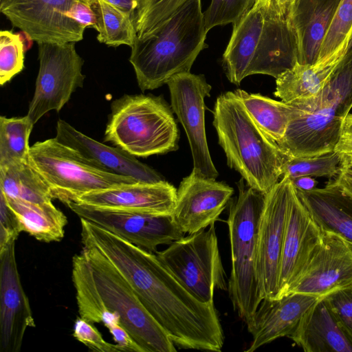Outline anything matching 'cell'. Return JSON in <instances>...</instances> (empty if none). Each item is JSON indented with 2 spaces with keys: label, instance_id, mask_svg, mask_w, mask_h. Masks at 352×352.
<instances>
[{
  "label": "cell",
  "instance_id": "37",
  "mask_svg": "<svg viewBox=\"0 0 352 352\" xmlns=\"http://www.w3.org/2000/svg\"><path fill=\"white\" fill-rule=\"evenodd\" d=\"M73 336L90 350L98 352H120L116 345L106 342L92 323L77 317L74 324Z\"/></svg>",
  "mask_w": 352,
  "mask_h": 352
},
{
  "label": "cell",
  "instance_id": "24",
  "mask_svg": "<svg viewBox=\"0 0 352 352\" xmlns=\"http://www.w3.org/2000/svg\"><path fill=\"white\" fill-rule=\"evenodd\" d=\"M340 0H295L287 19L296 36L298 63L315 64Z\"/></svg>",
  "mask_w": 352,
  "mask_h": 352
},
{
  "label": "cell",
  "instance_id": "3",
  "mask_svg": "<svg viewBox=\"0 0 352 352\" xmlns=\"http://www.w3.org/2000/svg\"><path fill=\"white\" fill-rule=\"evenodd\" d=\"M201 0H187L150 34L136 37L129 61L142 91L157 89L174 76L190 72L208 47Z\"/></svg>",
  "mask_w": 352,
  "mask_h": 352
},
{
  "label": "cell",
  "instance_id": "30",
  "mask_svg": "<svg viewBox=\"0 0 352 352\" xmlns=\"http://www.w3.org/2000/svg\"><path fill=\"white\" fill-rule=\"evenodd\" d=\"M91 7L96 16L94 28L100 43L111 47L133 46L136 38L133 17L105 0H93Z\"/></svg>",
  "mask_w": 352,
  "mask_h": 352
},
{
  "label": "cell",
  "instance_id": "14",
  "mask_svg": "<svg viewBox=\"0 0 352 352\" xmlns=\"http://www.w3.org/2000/svg\"><path fill=\"white\" fill-rule=\"evenodd\" d=\"M84 219L151 253L184 236L172 214H151L92 207L70 201L66 204Z\"/></svg>",
  "mask_w": 352,
  "mask_h": 352
},
{
  "label": "cell",
  "instance_id": "45",
  "mask_svg": "<svg viewBox=\"0 0 352 352\" xmlns=\"http://www.w3.org/2000/svg\"><path fill=\"white\" fill-rule=\"evenodd\" d=\"M342 157V167H351L352 166V156H341Z\"/></svg>",
  "mask_w": 352,
  "mask_h": 352
},
{
  "label": "cell",
  "instance_id": "19",
  "mask_svg": "<svg viewBox=\"0 0 352 352\" xmlns=\"http://www.w3.org/2000/svg\"><path fill=\"white\" fill-rule=\"evenodd\" d=\"M234 189L216 179L192 172L181 182L172 215L184 234H192L217 221L226 208Z\"/></svg>",
  "mask_w": 352,
  "mask_h": 352
},
{
  "label": "cell",
  "instance_id": "42",
  "mask_svg": "<svg viewBox=\"0 0 352 352\" xmlns=\"http://www.w3.org/2000/svg\"><path fill=\"white\" fill-rule=\"evenodd\" d=\"M118 9L131 14L135 18L141 0H105Z\"/></svg>",
  "mask_w": 352,
  "mask_h": 352
},
{
  "label": "cell",
  "instance_id": "25",
  "mask_svg": "<svg viewBox=\"0 0 352 352\" xmlns=\"http://www.w3.org/2000/svg\"><path fill=\"white\" fill-rule=\"evenodd\" d=\"M296 190L322 231L337 234L352 245V198L335 180L323 188Z\"/></svg>",
  "mask_w": 352,
  "mask_h": 352
},
{
  "label": "cell",
  "instance_id": "7",
  "mask_svg": "<svg viewBox=\"0 0 352 352\" xmlns=\"http://www.w3.org/2000/svg\"><path fill=\"white\" fill-rule=\"evenodd\" d=\"M242 178L239 195L229 202L227 220L231 273L228 290L233 307L245 322L262 301L256 272L258 230L265 194L248 186Z\"/></svg>",
  "mask_w": 352,
  "mask_h": 352
},
{
  "label": "cell",
  "instance_id": "23",
  "mask_svg": "<svg viewBox=\"0 0 352 352\" xmlns=\"http://www.w3.org/2000/svg\"><path fill=\"white\" fill-rule=\"evenodd\" d=\"M289 338L305 352H352V333L324 297L307 311Z\"/></svg>",
  "mask_w": 352,
  "mask_h": 352
},
{
  "label": "cell",
  "instance_id": "2",
  "mask_svg": "<svg viewBox=\"0 0 352 352\" xmlns=\"http://www.w3.org/2000/svg\"><path fill=\"white\" fill-rule=\"evenodd\" d=\"M298 59L296 36L287 17L256 3L233 23L222 63L228 80L239 85L253 74L276 79L294 67Z\"/></svg>",
  "mask_w": 352,
  "mask_h": 352
},
{
  "label": "cell",
  "instance_id": "8",
  "mask_svg": "<svg viewBox=\"0 0 352 352\" xmlns=\"http://www.w3.org/2000/svg\"><path fill=\"white\" fill-rule=\"evenodd\" d=\"M81 251L106 307L116 312L121 324L143 352H175V345L117 269L95 246L81 241Z\"/></svg>",
  "mask_w": 352,
  "mask_h": 352
},
{
  "label": "cell",
  "instance_id": "47",
  "mask_svg": "<svg viewBox=\"0 0 352 352\" xmlns=\"http://www.w3.org/2000/svg\"><path fill=\"white\" fill-rule=\"evenodd\" d=\"M351 47H352V34L350 36V38H349V43H348V46H347V49L350 48Z\"/></svg>",
  "mask_w": 352,
  "mask_h": 352
},
{
  "label": "cell",
  "instance_id": "9",
  "mask_svg": "<svg viewBox=\"0 0 352 352\" xmlns=\"http://www.w3.org/2000/svg\"><path fill=\"white\" fill-rule=\"evenodd\" d=\"M29 162L50 186L54 199L65 204L91 192L140 182L100 169L55 138L30 146Z\"/></svg>",
  "mask_w": 352,
  "mask_h": 352
},
{
  "label": "cell",
  "instance_id": "6",
  "mask_svg": "<svg viewBox=\"0 0 352 352\" xmlns=\"http://www.w3.org/2000/svg\"><path fill=\"white\" fill-rule=\"evenodd\" d=\"M179 133L172 110L162 96L124 95L111 104L104 141L135 157L178 149Z\"/></svg>",
  "mask_w": 352,
  "mask_h": 352
},
{
  "label": "cell",
  "instance_id": "1",
  "mask_svg": "<svg viewBox=\"0 0 352 352\" xmlns=\"http://www.w3.org/2000/svg\"><path fill=\"white\" fill-rule=\"evenodd\" d=\"M143 305L179 349L221 351L224 336L214 302L190 294L147 252L107 232L97 243Z\"/></svg>",
  "mask_w": 352,
  "mask_h": 352
},
{
  "label": "cell",
  "instance_id": "10",
  "mask_svg": "<svg viewBox=\"0 0 352 352\" xmlns=\"http://www.w3.org/2000/svg\"><path fill=\"white\" fill-rule=\"evenodd\" d=\"M157 259L198 300L213 302L215 289L228 290L214 223L173 241Z\"/></svg>",
  "mask_w": 352,
  "mask_h": 352
},
{
  "label": "cell",
  "instance_id": "33",
  "mask_svg": "<svg viewBox=\"0 0 352 352\" xmlns=\"http://www.w3.org/2000/svg\"><path fill=\"white\" fill-rule=\"evenodd\" d=\"M352 34V0H340L320 47L318 61L347 48ZM316 62V63H317Z\"/></svg>",
  "mask_w": 352,
  "mask_h": 352
},
{
  "label": "cell",
  "instance_id": "38",
  "mask_svg": "<svg viewBox=\"0 0 352 352\" xmlns=\"http://www.w3.org/2000/svg\"><path fill=\"white\" fill-rule=\"evenodd\" d=\"M21 232L23 230L17 215L8 204L4 194L0 191V251L16 241Z\"/></svg>",
  "mask_w": 352,
  "mask_h": 352
},
{
  "label": "cell",
  "instance_id": "11",
  "mask_svg": "<svg viewBox=\"0 0 352 352\" xmlns=\"http://www.w3.org/2000/svg\"><path fill=\"white\" fill-rule=\"evenodd\" d=\"M38 48L39 69L27 114L34 124L47 112L61 110L85 77L75 42L38 43Z\"/></svg>",
  "mask_w": 352,
  "mask_h": 352
},
{
  "label": "cell",
  "instance_id": "21",
  "mask_svg": "<svg viewBox=\"0 0 352 352\" xmlns=\"http://www.w3.org/2000/svg\"><path fill=\"white\" fill-rule=\"evenodd\" d=\"M55 138L76 150L100 169L133 178L140 182H158L163 177L153 168L116 146L105 145L86 135L68 122L58 120Z\"/></svg>",
  "mask_w": 352,
  "mask_h": 352
},
{
  "label": "cell",
  "instance_id": "34",
  "mask_svg": "<svg viewBox=\"0 0 352 352\" xmlns=\"http://www.w3.org/2000/svg\"><path fill=\"white\" fill-rule=\"evenodd\" d=\"M187 0H141L134 18L136 37L155 30Z\"/></svg>",
  "mask_w": 352,
  "mask_h": 352
},
{
  "label": "cell",
  "instance_id": "43",
  "mask_svg": "<svg viewBox=\"0 0 352 352\" xmlns=\"http://www.w3.org/2000/svg\"><path fill=\"white\" fill-rule=\"evenodd\" d=\"M295 0H270V8L277 14L286 16L291 4Z\"/></svg>",
  "mask_w": 352,
  "mask_h": 352
},
{
  "label": "cell",
  "instance_id": "46",
  "mask_svg": "<svg viewBox=\"0 0 352 352\" xmlns=\"http://www.w3.org/2000/svg\"><path fill=\"white\" fill-rule=\"evenodd\" d=\"M270 3V0H257V2L256 3L269 7Z\"/></svg>",
  "mask_w": 352,
  "mask_h": 352
},
{
  "label": "cell",
  "instance_id": "40",
  "mask_svg": "<svg viewBox=\"0 0 352 352\" xmlns=\"http://www.w3.org/2000/svg\"><path fill=\"white\" fill-rule=\"evenodd\" d=\"M93 0H77L68 12V16L82 26L95 28L96 16L91 7Z\"/></svg>",
  "mask_w": 352,
  "mask_h": 352
},
{
  "label": "cell",
  "instance_id": "39",
  "mask_svg": "<svg viewBox=\"0 0 352 352\" xmlns=\"http://www.w3.org/2000/svg\"><path fill=\"white\" fill-rule=\"evenodd\" d=\"M324 297L352 333V285L334 291Z\"/></svg>",
  "mask_w": 352,
  "mask_h": 352
},
{
  "label": "cell",
  "instance_id": "41",
  "mask_svg": "<svg viewBox=\"0 0 352 352\" xmlns=\"http://www.w3.org/2000/svg\"><path fill=\"white\" fill-rule=\"evenodd\" d=\"M341 156H352V113L344 118L334 148Z\"/></svg>",
  "mask_w": 352,
  "mask_h": 352
},
{
  "label": "cell",
  "instance_id": "31",
  "mask_svg": "<svg viewBox=\"0 0 352 352\" xmlns=\"http://www.w3.org/2000/svg\"><path fill=\"white\" fill-rule=\"evenodd\" d=\"M34 124L23 117H0V166L29 160V138Z\"/></svg>",
  "mask_w": 352,
  "mask_h": 352
},
{
  "label": "cell",
  "instance_id": "20",
  "mask_svg": "<svg viewBox=\"0 0 352 352\" xmlns=\"http://www.w3.org/2000/svg\"><path fill=\"white\" fill-rule=\"evenodd\" d=\"M177 189L165 180L136 182L80 196L75 202L92 207L129 212L172 214Z\"/></svg>",
  "mask_w": 352,
  "mask_h": 352
},
{
  "label": "cell",
  "instance_id": "18",
  "mask_svg": "<svg viewBox=\"0 0 352 352\" xmlns=\"http://www.w3.org/2000/svg\"><path fill=\"white\" fill-rule=\"evenodd\" d=\"M15 241L0 251V352H19L35 322L19 274Z\"/></svg>",
  "mask_w": 352,
  "mask_h": 352
},
{
  "label": "cell",
  "instance_id": "4",
  "mask_svg": "<svg viewBox=\"0 0 352 352\" xmlns=\"http://www.w3.org/2000/svg\"><path fill=\"white\" fill-rule=\"evenodd\" d=\"M212 123L228 165L241 174L248 186L269 192L281 179L287 156L256 125L234 92L217 97Z\"/></svg>",
  "mask_w": 352,
  "mask_h": 352
},
{
  "label": "cell",
  "instance_id": "12",
  "mask_svg": "<svg viewBox=\"0 0 352 352\" xmlns=\"http://www.w3.org/2000/svg\"><path fill=\"white\" fill-rule=\"evenodd\" d=\"M293 181L286 175L265 194L257 239L256 277L261 297L276 299Z\"/></svg>",
  "mask_w": 352,
  "mask_h": 352
},
{
  "label": "cell",
  "instance_id": "44",
  "mask_svg": "<svg viewBox=\"0 0 352 352\" xmlns=\"http://www.w3.org/2000/svg\"><path fill=\"white\" fill-rule=\"evenodd\" d=\"M292 181L296 189L298 190H309L316 188V182L311 177H301Z\"/></svg>",
  "mask_w": 352,
  "mask_h": 352
},
{
  "label": "cell",
  "instance_id": "27",
  "mask_svg": "<svg viewBox=\"0 0 352 352\" xmlns=\"http://www.w3.org/2000/svg\"><path fill=\"white\" fill-rule=\"evenodd\" d=\"M256 125L273 141L280 142L290 122L301 116L299 108L260 94L238 89L234 91Z\"/></svg>",
  "mask_w": 352,
  "mask_h": 352
},
{
  "label": "cell",
  "instance_id": "28",
  "mask_svg": "<svg viewBox=\"0 0 352 352\" xmlns=\"http://www.w3.org/2000/svg\"><path fill=\"white\" fill-rule=\"evenodd\" d=\"M6 198L17 215L23 232L46 243L60 241L63 238L67 219L52 202L36 204Z\"/></svg>",
  "mask_w": 352,
  "mask_h": 352
},
{
  "label": "cell",
  "instance_id": "32",
  "mask_svg": "<svg viewBox=\"0 0 352 352\" xmlns=\"http://www.w3.org/2000/svg\"><path fill=\"white\" fill-rule=\"evenodd\" d=\"M341 168L342 157L333 150L317 155L287 157L283 175L292 180L301 177H332L339 174Z\"/></svg>",
  "mask_w": 352,
  "mask_h": 352
},
{
  "label": "cell",
  "instance_id": "26",
  "mask_svg": "<svg viewBox=\"0 0 352 352\" xmlns=\"http://www.w3.org/2000/svg\"><path fill=\"white\" fill-rule=\"evenodd\" d=\"M347 48L315 64L298 63L276 79L274 94L286 103L298 107L316 98L329 82Z\"/></svg>",
  "mask_w": 352,
  "mask_h": 352
},
{
  "label": "cell",
  "instance_id": "22",
  "mask_svg": "<svg viewBox=\"0 0 352 352\" xmlns=\"http://www.w3.org/2000/svg\"><path fill=\"white\" fill-rule=\"evenodd\" d=\"M318 298L316 296L293 292L276 299H263L246 322L252 341L245 351L253 352L278 338L289 337Z\"/></svg>",
  "mask_w": 352,
  "mask_h": 352
},
{
  "label": "cell",
  "instance_id": "36",
  "mask_svg": "<svg viewBox=\"0 0 352 352\" xmlns=\"http://www.w3.org/2000/svg\"><path fill=\"white\" fill-rule=\"evenodd\" d=\"M257 0H212L204 13L205 25L210 29L241 19L256 4Z\"/></svg>",
  "mask_w": 352,
  "mask_h": 352
},
{
  "label": "cell",
  "instance_id": "17",
  "mask_svg": "<svg viewBox=\"0 0 352 352\" xmlns=\"http://www.w3.org/2000/svg\"><path fill=\"white\" fill-rule=\"evenodd\" d=\"M322 232L319 246L289 294L320 298L352 285V245L337 234Z\"/></svg>",
  "mask_w": 352,
  "mask_h": 352
},
{
  "label": "cell",
  "instance_id": "15",
  "mask_svg": "<svg viewBox=\"0 0 352 352\" xmlns=\"http://www.w3.org/2000/svg\"><path fill=\"white\" fill-rule=\"evenodd\" d=\"M0 11L37 43L82 40L85 28L67 14L77 0H0Z\"/></svg>",
  "mask_w": 352,
  "mask_h": 352
},
{
  "label": "cell",
  "instance_id": "16",
  "mask_svg": "<svg viewBox=\"0 0 352 352\" xmlns=\"http://www.w3.org/2000/svg\"><path fill=\"white\" fill-rule=\"evenodd\" d=\"M322 232L294 187L288 209L276 298L289 293L319 246Z\"/></svg>",
  "mask_w": 352,
  "mask_h": 352
},
{
  "label": "cell",
  "instance_id": "29",
  "mask_svg": "<svg viewBox=\"0 0 352 352\" xmlns=\"http://www.w3.org/2000/svg\"><path fill=\"white\" fill-rule=\"evenodd\" d=\"M0 191L6 197L36 204L52 202V190L29 160L0 166Z\"/></svg>",
  "mask_w": 352,
  "mask_h": 352
},
{
  "label": "cell",
  "instance_id": "5",
  "mask_svg": "<svg viewBox=\"0 0 352 352\" xmlns=\"http://www.w3.org/2000/svg\"><path fill=\"white\" fill-rule=\"evenodd\" d=\"M296 107L301 116L290 122L277 142L283 153L304 157L333 151L342 122L352 109V47L319 94Z\"/></svg>",
  "mask_w": 352,
  "mask_h": 352
},
{
  "label": "cell",
  "instance_id": "13",
  "mask_svg": "<svg viewBox=\"0 0 352 352\" xmlns=\"http://www.w3.org/2000/svg\"><path fill=\"white\" fill-rule=\"evenodd\" d=\"M171 107L183 126L190 144L192 173L197 176L216 179L219 175L209 152L205 129L204 99L212 87L202 74L190 72L173 76L166 83Z\"/></svg>",
  "mask_w": 352,
  "mask_h": 352
},
{
  "label": "cell",
  "instance_id": "35",
  "mask_svg": "<svg viewBox=\"0 0 352 352\" xmlns=\"http://www.w3.org/2000/svg\"><path fill=\"white\" fill-rule=\"evenodd\" d=\"M25 47L21 37L9 30L0 32V85L9 82L24 67Z\"/></svg>",
  "mask_w": 352,
  "mask_h": 352
}]
</instances>
